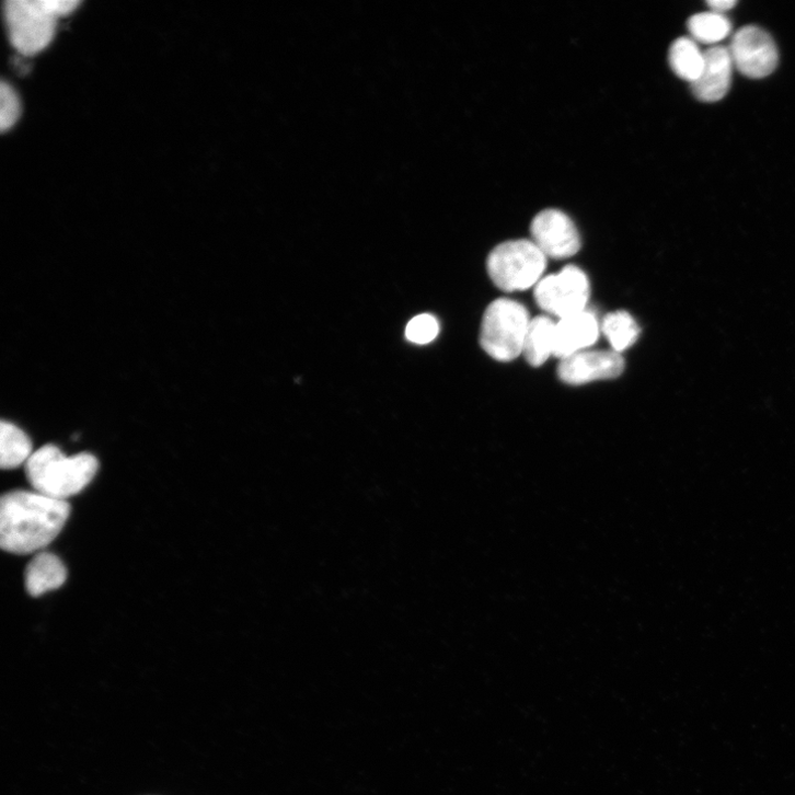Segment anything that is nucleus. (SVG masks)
I'll return each instance as SVG.
<instances>
[{
	"label": "nucleus",
	"instance_id": "4468645a",
	"mask_svg": "<svg viewBox=\"0 0 795 795\" xmlns=\"http://www.w3.org/2000/svg\"><path fill=\"white\" fill-rule=\"evenodd\" d=\"M30 437L12 423L0 425V465L4 470H13L26 464L33 454Z\"/></svg>",
	"mask_w": 795,
	"mask_h": 795
},
{
	"label": "nucleus",
	"instance_id": "a211bd4d",
	"mask_svg": "<svg viewBox=\"0 0 795 795\" xmlns=\"http://www.w3.org/2000/svg\"><path fill=\"white\" fill-rule=\"evenodd\" d=\"M21 116V102L14 88L7 81L0 84V129L12 128Z\"/></svg>",
	"mask_w": 795,
	"mask_h": 795
},
{
	"label": "nucleus",
	"instance_id": "39448f33",
	"mask_svg": "<svg viewBox=\"0 0 795 795\" xmlns=\"http://www.w3.org/2000/svg\"><path fill=\"white\" fill-rule=\"evenodd\" d=\"M523 306L509 299H498L486 309L480 342L482 348L498 361L516 359L523 350L530 324Z\"/></svg>",
	"mask_w": 795,
	"mask_h": 795
},
{
	"label": "nucleus",
	"instance_id": "f257e3e1",
	"mask_svg": "<svg viewBox=\"0 0 795 795\" xmlns=\"http://www.w3.org/2000/svg\"><path fill=\"white\" fill-rule=\"evenodd\" d=\"M71 507L38 492L13 491L0 502V546L14 555L46 549L61 533Z\"/></svg>",
	"mask_w": 795,
	"mask_h": 795
},
{
	"label": "nucleus",
	"instance_id": "20e7f679",
	"mask_svg": "<svg viewBox=\"0 0 795 795\" xmlns=\"http://www.w3.org/2000/svg\"><path fill=\"white\" fill-rule=\"evenodd\" d=\"M548 256L529 240L507 241L488 255L487 272L494 285L506 292L538 286L546 270Z\"/></svg>",
	"mask_w": 795,
	"mask_h": 795
},
{
	"label": "nucleus",
	"instance_id": "f03ea898",
	"mask_svg": "<svg viewBox=\"0 0 795 795\" xmlns=\"http://www.w3.org/2000/svg\"><path fill=\"white\" fill-rule=\"evenodd\" d=\"M25 469L35 492L67 500L92 482L99 471V461L85 452L67 457L58 447L47 445L32 454Z\"/></svg>",
	"mask_w": 795,
	"mask_h": 795
},
{
	"label": "nucleus",
	"instance_id": "1a4fd4ad",
	"mask_svg": "<svg viewBox=\"0 0 795 795\" xmlns=\"http://www.w3.org/2000/svg\"><path fill=\"white\" fill-rule=\"evenodd\" d=\"M624 370L623 357L614 350L580 352L562 359L560 378L573 385L619 377Z\"/></svg>",
	"mask_w": 795,
	"mask_h": 795
},
{
	"label": "nucleus",
	"instance_id": "9d476101",
	"mask_svg": "<svg viewBox=\"0 0 795 795\" xmlns=\"http://www.w3.org/2000/svg\"><path fill=\"white\" fill-rule=\"evenodd\" d=\"M704 53V69L692 83V92L698 100L713 103L724 99L730 90L735 66L727 47L715 46Z\"/></svg>",
	"mask_w": 795,
	"mask_h": 795
},
{
	"label": "nucleus",
	"instance_id": "f8f14e48",
	"mask_svg": "<svg viewBox=\"0 0 795 795\" xmlns=\"http://www.w3.org/2000/svg\"><path fill=\"white\" fill-rule=\"evenodd\" d=\"M67 577V568L59 557L51 553H41L26 568L25 585L28 594L38 598L62 587Z\"/></svg>",
	"mask_w": 795,
	"mask_h": 795
},
{
	"label": "nucleus",
	"instance_id": "2eb2a0df",
	"mask_svg": "<svg viewBox=\"0 0 795 795\" xmlns=\"http://www.w3.org/2000/svg\"><path fill=\"white\" fill-rule=\"evenodd\" d=\"M669 61L675 73L692 84L703 72L705 53L694 39L682 37L671 46Z\"/></svg>",
	"mask_w": 795,
	"mask_h": 795
},
{
	"label": "nucleus",
	"instance_id": "6e6552de",
	"mask_svg": "<svg viewBox=\"0 0 795 795\" xmlns=\"http://www.w3.org/2000/svg\"><path fill=\"white\" fill-rule=\"evenodd\" d=\"M533 242L553 258L575 255L581 246L580 235L574 221L563 211L546 209L530 226Z\"/></svg>",
	"mask_w": 795,
	"mask_h": 795
},
{
	"label": "nucleus",
	"instance_id": "ddd939ff",
	"mask_svg": "<svg viewBox=\"0 0 795 795\" xmlns=\"http://www.w3.org/2000/svg\"><path fill=\"white\" fill-rule=\"evenodd\" d=\"M556 324L548 316L530 321L522 354L529 365L540 367L554 354Z\"/></svg>",
	"mask_w": 795,
	"mask_h": 795
},
{
	"label": "nucleus",
	"instance_id": "0eeeda50",
	"mask_svg": "<svg viewBox=\"0 0 795 795\" xmlns=\"http://www.w3.org/2000/svg\"><path fill=\"white\" fill-rule=\"evenodd\" d=\"M734 66L747 78L762 79L776 68L779 54L773 38L762 28L739 30L729 47Z\"/></svg>",
	"mask_w": 795,
	"mask_h": 795
},
{
	"label": "nucleus",
	"instance_id": "dca6fc26",
	"mask_svg": "<svg viewBox=\"0 0 795 795\" xmlns=\"http://www.w3.org/2000/svg\"><path fill=\"white\" fill-rule=\"evenodd\" d=\"M688 27L692 39L705 45L718 44L731 33L730 21L724 14L715 12L692 16Z\"/></svg>",
	"mask_w": 795,
	"mask_h": 795
},
{
	"label": "nucleus",
	"instance_id": "f3484780",
	"mask_svg": "<svg viewBox=\"0 0 795 795\" xmlns=\"http://www.w3.org/2000/svg\"><path fill=\"white\" fill-rule=\"evenodd\" d=\"M601 331L613 350L619 354L631 347L640 335L637 323L625 311L608 314L602 322Z\"/></svg>",
	"mask_w": 795,
	"mask_h": 795
},
{
	"label": "nucleus",
	"instance_id": "9b49d317",
	"mask_svg": "<svg viewBox=\"0 0 795 795\" xmlns=\"http://www.w3.org/2000/svg\"><path fill=\"white\" fill-rule=\"evenodd\" d=\"M600 334L597 318L587 311L561 320L556 324L554 356L564 359L594 345Z\"/></svg>",
	"mask_w": 795,
	"mask_h": 795
},
{
	"label": "nucleus",
	"instance_id": "6ab92c4d",
	"mask_svg": "<svg viewBox=\"0 0 795 795\" xmlns=\"http://www.w3.org/2000/svg\"><path fill=\"white\" fill-rule=\"evenodd\" d=\"M439 330V323L436 318L429 314H423L410 322L406 329V337L412 343L424 345L436 339Z\"/></svg>",
	"mask_w": 795,
	"mask_h": 795
},
{
	"label": "nucleus",
	"instance_id": "7ed1b4c3",
	"mask_svg": "<svg viewBox=\"0 0 795 795\" xmlns=\"http://www.w3.org/2000/svg\"><path fill=\"white\" fill-rule=\"evenodd\" d=\"M79 0H8L4 18L12 46L25 56L43 51L53 42L58 21L80 5Z\"/></svg>",
	"mask_w": 795,
	"mask_h": 795
},
{
	"label": "nucleus",
	"instance_id": "aec40b11",
	"mask_svg": "<svg viewBox=\"0 0 795 795\" xmlns=\"http://www.w3.org/2000/svg\"><path fill=\"white\" fill-rule=\"evenodd\" d=\"M707 5L712 12L724 14L725 12L734 9L737 5L736 0H710Z\"/></svg>",
	"mask_w": 795,
	"mask_h": 795
},
{
	"label": "nucleus",
	"instance_id": "423d86ee",
	"mask_svg": "<svg viewBox=\"0 0 795 795\" xmlns=\"http://www.w3.org/2000/svg\"><path fill=\"white\" fill-rule=\"evenodd\" d=\"M534 296L540 308L563 320L586 311L590 285L581 269L568 265L560 274L542 279Z\"/></svg>",
	"mask_w": 795,
	"mask_h": 795
}]
</instances>
